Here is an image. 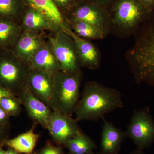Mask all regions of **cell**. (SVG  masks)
<instances>
[{
  "label": "cell",
  "instance_id": "484cf974",
  "mask_svg": "<svg viewBox=\"0 0 154 154\" xmlns=\"http://www.w3.org/2000/svg\"><path fill=\"white\" fill-rule=\"evenodd\" d=\"M41 154H62L60 149L53 147L48 146L41 152Z\"/></svg>",
  "mask_w": 154,
  "mask_h": 154
},
{
  "label": "cell",
  "instance_id": "ffe728a7",
  "mask_svg": "<svg viewBox=\"0 0 154 154\" xmlns=\"http://www.w3.org/2000/svg\"><path fill=\"white\" fill-rule=\"evenodd\" d=\"M38 138V135L31 129L8 140L7 145L17 153L30 154L35 148Z\"/></svg>",
  "mask_w": 154,
  "mask_h": 154
},
{
  "label": "cell",
  "instance_id": "7a4b0ae2",
  "mask_svg": "<svg viewBox=\"0 0 154 154\" xmlns=\"http://www.w3.org/2000/svg\"><path fill=\"white\" fill-rule=\"evenodd\" d=\"M123 107L121 93L118 90L94 81L88 82L75 110V120L96 121Z\"/></svg>",
  "mask_w": 154,
  "mask_h": 154
},
{
  "label": "cell",
  "instance_id": "603a6c76",
  "mask_svg": "<svg viewBox=\"0 0 154 154\" xmlns=\"http://www.w3.org/2000/svg\"><path fill=\"white\" fill-rule=\"evenodd\" d=\"M65 16L73 8L78 0H51Z\"/></svg>",
  "mask_w": 154,
  "mask_h": 154
},
{
  "label": "cell",
  "instance_id": "44dd1931",
  "mask_svg": "<svg viewBox=\"0 0 154 154\" xmlns=\"http://www.w3.org/2000/svg\"><path fill=\"white\" fill-rule=\"evenodd\" d=\"M67 22L72 31L84 39H102L107 35L98 28L86 22L82 21Z\"/></svg>",
  "mask_w": 154,
  "mask_h": 154
},
{
  "label": "cell",
  "instance_id": "7402d4cb",
  "mask_svg": "<svg viewBox=\"0 0 154 154\" xmlns=\"http://www.w3.org/2000/svg\"><path fill=\"white\" fill-rule=\"evenodd\" d=\"M66 145L70 154H86L97 148L94 141L82 133L70 139Z\"/></svg>",
  "mask_w": 154,
  "mask_h": 154
},
{
  "label": "cell",
  "instance_id": "4dcf8cb0",
  "mask_svg": "<svg viewBox=\"0 0 154 154\" xmlns=\"http://www.w3.org/2000/svg\"><path fill=\"white\" fill-rule=\"evenodd\" d=\"M4 154H18L17 152L15 151L12 150H10L8 151L5 152Z\"/></svg>",
  "mask_w": 154,
  "mask_h": 154
},
{
  "label": "cell",
  "instance_id": "d4e9b609",
  "mask_svg": "<svg viewBox=\"0 0 154 154\" xmlns=\"http://www.w3.org/2000/svg\"><path fill=\"white\" fill-rule=\"evenodd\" d=\"M144 8L149 13L154 12V0H138Z\"/></svg>",
  "mask_w": 154,
  "mask_h": 154
},
{
  "label": "cell",
  "instance_id": "52a82bcc",
  "mask_svg": "<svg viewBox=\"0 0 154 154\" xmlns=\"http://www.w3.org/2000/svg\"><path fill=\"white\" fill-rule=\"evenodd\" d=\"M137 148H149L154 142V119L148 107L134 110L130 122L125 131Z\"/></svg>",
  "mask_w": 154,
  "mask_h": 154
},
{
  "label": "cell",
  "instance_id": "d6986e66",
  "mask_svg": "<svg viewBox=\"0 0 154 154\" xmlns=\"http://www.w3.org/2000/svg\"><path fill=\"white\" fill-rule=\"evenodd\" d=\"M27 7L24 0H0V21L19 23Z\"/></svg>",
  "mask_w": 154,
  "mask_h": 154
},
{
  "label": "cell",
  "instance_id": "ba28073f",
  "mask_svg": "<svg viewBox=\"0 0 154 154\" xmlns=\"http://www.w3.org/2000/svg\"><path fill=\"white\" fill-rule=\"evenodd\" d=\"M47 38L60 63L62 70L67 72L80 71L75 45L70 36L64 31L59 30L52 32Z\"/></svg>",
  "mask_w": 154,
  "mask_h": 154
},
{
  "label": "cell",
  "instance_id": "3957f363",
  "mask_svg": "<svg viewBox=\"0 0 154 154\" xmlns=\"http://www.w3.org/2000/svg\"><path fill=\"white\" fill-rule=\"evenodd\" d=\"M111 29L122 34L134 33L151 15L138 0H115L108 8Z\"/></svg>",
  "mask_w": 154,
  "mask_h": 154
},
{
  "label": "cell",
  "instance_id": "6da1fadb",
  "mask_svg": "<svg viewBox=\"0 0 154 154\" xmlns=\"http://www.w3.org/2000/svg\"><path fill=\"white\" fill-rule=\"evenodd\" d=\"M134 44L127 53L136 82L154 87V12L134 33Z\"/></svg>",
  "mask_w": 154,
  "mask_h": 154
},
{
  "label": "cell",
  "instance_id": "4fadbf2b",
  "mask_svg": "<svg viewBox=\"0 0 154 154\" xmlns=\"http://www.w3.org/2000/svg\"><path fill=\"white\" fill-rule=\"evenodd\" d=\"M65 33L74 42L80 66L92 70L97 69L100 65V54L94 45L88 40L77 36L70 28Z\"/></svg>",
  "mask_w": 154,
  "mask_h": 154
},
{
  "label": "cell",
  "instance_id": "30bf717a",
  "mask_svg": "<svg viewBox=\"0 0 154 154\" xmlns=\"http://www.w3.org/2000/svg\"><path fill=\"white\" fill-rule=\"evenodd\" d=\"M52 112L48 129L59 143L65 144L72 138L81 133L76 120L58 110Z\"/></svg>",
  "mask_w": 154,
  "mask_h": 154
},
{
  "label": "cell",
  "instance_id": "277c9868",
  "mask_svg": "<svg viewBox=\"0 0 154 154\" xmlns=\"http://www.w3.org/2000/svg\"><path fill=\"white\" fill-rule=\"evenodd\" d=\"M53 79L54 110L70 116L74 112L79 101L81 72L61 70L54 75Z\"/></svg>",
  "mask_w": 154,
  "mask_h": 154
},
{
  "label": "cell",
  "instance_id": "9c48e42d",
  "mask_svg": "<svg viewBox=\"0 0 154 154\" xmlns=\"http://www.w3.org/2000/svg\"><path fill=\"white\" fill-rule=\"evenodd\" d=\"M53 76L47 72L30 68L25 84L34 96L46 104L50 109L54 110Z\"/></svg>",
  "mask_w": 154,
  "mask_h": 154
},
{
  "label": "cell",
  "instance_id": "f1b7e54d",
  "mask_svg": "<svg viewBox=\"0 0 154 154\" xmlns=\"http://www.w3.org/2000/svg\"><path fill=\"white\" fill-rule=\"evenodd\" d=\"M6 117V113L2 108H0V121H2Z\"/></svg>",
  "mask_w": 154,
  "mask_h": 154
},
{
  "label": "cell",
  "instance_id": "9a60e30c",
  "mask_svg": "<svg viewBox=\"0 0 154 154\" xmlns=\"http://www.w3.org/2000/svg\"><path fill=\"white\" fill-rule=\"evenodd\" d=\"M29 66L30 68L43 71L53 75L62 70L60 63L48 41H45L35 53Z\"/></svg>",
  "mask_w": 154,
  "mask_h": 154
},
{
  "label": "cell",
  "instance_id": "8992f818",
  "mask_svg": "<svg viewBox=\"0 0 154 154\" xmlns=\"http://www.w3.org/2000/svg\"><path fill=\"white\" fill-rule=\"evenodd\" d=\"M29 69L11 50L0 48V85L9 90L21 89Z\"/></svg>",
  "mask_w": 154,
  "mask_h": 154
},
{
  "label": "cell",
  "instance_id": "8fae6325",
  "mask_svg": "<svg viewBox=\"0 0 154 154\" xmlns=\"http://www.w3.org/2000/svg\"><path fill=\"white\" fill-rule=\"evenodd\" d=\"M45 42L40 33L23 30L11 50L29 66L33 55Z\"/></svg>",
  "mask_w": 154,
  "mask_h": 154
},
{
  "label": "cell",
  "instance_id": "5bb4252c",
  "mask_svg": "<svg viewBox=\"0 0 154 154\" xmlns=\"http://www.w3.org/2000/svg\"><path fill=\"white\" fill-rule=\"evenodd\" d=\"M101 133V154H118L122 143L126 138L125 133L103 117Z\"/></svg>",
  "mask_w": 154,
  "mask_h": 154
},
{
  "label": "cell",
  "instance_id": "cb8c5ba5",
  "mask_svg": "<svg viewBox=\"0 0 154 154\" xmlns=\"http://www.w3.org/2000/svg\"><path fill=\"white\" fill-rule=\"evenodd\" d=\"M0 106L6 112L15 113L19 110L18 103L11 97H5L1 100Z\"/></svg>",
  "mask_w": 154,
  "mask_h": 154
},
{
  "label": "cell",
  "instance_id": "d6a6232c",
  "mask_svg": "<svg viewBox=\"0 0 154 154\" xmlns=\"http://www.w3.org/2000/svg\"><path fill=\"white\" fill-rule=\"evenodd\" d=\"M5 152V151H4L2 149H0V154H4Z\"/></svg>",
  "mask_w": 154,
  "mask_h": 154
},
{
  "label": "cell",
  "instance_id": "ac0fdd59",
  "mask_svg": "<svg viewBox=\"0 0 154 154\" xmlns=\"http://www.w3.org/2000/svg\"><path fill=\"white\" fill-rule=\"evenodd\" d=\"M22 31L19 22L0 21V48L12 49Z\"/></svg>",
  "mask_w": 154,
  "mask_h": 154
},
{
  "label": "cell",
  "instance_id": "4316f807",
  "mask_svg": "<svg viewBox=\"0 0 154 154\" xmlns=\"http://www.w3.org/2000/svg\"><path fill=\"white\" fill-rule=\"evenodd\" d=\"M11 94L8 89L0 85V103L1 100L5 97H11Z\"/></svg>",
  "mask_w": 154,
  "mask_h": 154
},
{
  "label": "cell",
  "instance_id": "f546056e",
  "mask_svg": "<svg viewBox=\"0 0 154 154\" xmlns=\"http://www.w3.org/2000/svg\"><path fill=\"white\" fill-rule=\"evenodd\" d=\"M129 154H144V153L143 150L137 148Z\"/></svg>",
  "mask_w": 154,
  "mask_h": 154
},
{
  "label": "cell",
  "instance_id": "5b68a950",
  "mask_svg": "<svg viewBox=\"0 0 154 154\" xmlns=\"http://www.w3.org/2000/svg\"><path fill=\"white\" fill-rule=\"evenodd\" d=\"M65 17L67 22H86L98 28L106 35L111 29L108 9L91 0H78Z\"/></svg>",
  "mask_w": 154,
  "mask_h": 154
},
{
  "label": "cell",
  "instance_id": "2e32d148",
  "mask_svg": "<svg viewBox=\"0 0 154 154\" xmlns=\"http://www.w3.org/2000/svg\"><path fill=\"white\" fill-rule=\"evenodd\" d=\"M19 24L23 31L39 33L45 30L54 32L61 30L43 14L28 6Z\"/></svg>",
  "mask_w": 154,
  "mask_h": 154
},
{
  "label": "cell",
  "instance_id": "83f0119b",
  "mask_svg": "<svg viewBox=\"0 0 154 154\" xmlns=\"http://www.w3.org/2000/svg\"><path fill=\"white\" fill-rule=\"evenodd\" d=\"M108 8L115 0H91Z\"/></svg>",
  "mask_w": 154,
  "mask_h": 154
},
{
  "label": "cell",
  "instance_id": "7c38bea8",
  "mask_svg": "<svg viewBox=\"0 0 154 154\" xmlns=\"http://www.w3.org/2000/svg\"><path fill=\"white\" fill-rule=\"evenodd\" d=\"M21 89L23 103L33 120L48 128L52 112L46 104L33 95L26 84Z\"/></svg>",
  "mask_w": 154,
  "mask_h": 154
},
{
  "label": "cell",
  "instance_id": "e0dca14e",
  "mask_svg": "<svg viewBox=\"0 0 154 154\" xmlns=\"http://www.w3.org/2000/svg\"><path fill=\"white\" fill-rule=\"evenodd\" d=\"M26 5L43 14L60 29L66 32L69 28L65 16L51 0H24Z\"/></svg>",
  "mask_w": 154,
  "mask_h": 154
},
{
  "label": "cell",
  "instance_id": "1f68e13d",
  "mask_svg": "<svg viewBox=\"0 0 154 154\" xmlns=\"http://www.w3.org/2000/svg\"><path fill=\"white\" fill-rule=\"evenodd\" d=\"M86 154H101L100 153H95L94 152H90L88 153H87Z\"/></svg>",
  "mask_w": 154,
  "mask_h": 154
}]
</instances>
